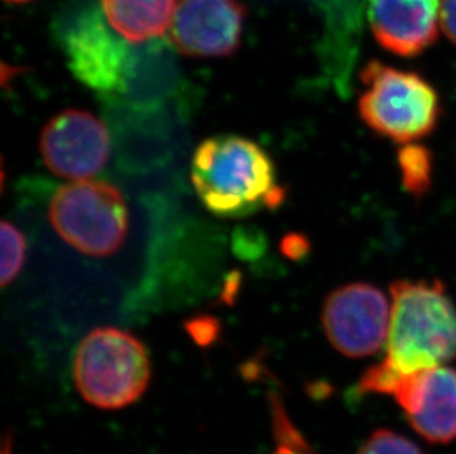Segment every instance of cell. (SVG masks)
Here are the masks:
<instances>
[{"instance_id":"obj_1","label":"cell","mask_w":456,"mask_h":454,"mask_svg":"<svg viewBox=\"0 0 456 454\" xmlns=\"http://www.w3.org/2000/svg\"><path fill=\"white\" fill-rule=\"evenodd\" d=\"M392 318L383 361L396 372H422L456 359V307L444 283L399 279L390 285Z\"/></svg>"},{"instance_id":"obj_2","label":"cell","mask_w":456,"mask_h":454,"mask_svg":"<svg viewBox=\"0 0 456 454\" xmlns=\"http://www.w3.org/2000/svg\"><path fill=\"white\" fill-rule=\"evenodd\" d=\"M191 181L207 210L237 219L269 208L275 192L273 161L246 137L219 134L200 143L191 161Z\"/></svg>"},{"instance_id":"obj_3","label":"cell","mask_w":456,"mask_h":454,"mask_svg":"<svg viewBox=\"0 0 456 454\" xmlns=\"http://www.w3.org/2000/svg\"><path fill=\"white\" fill-rule=\"evenodd\" d=\"M357 109L374 134L399 145L430 136L442 117V103L435 86L413 71L370 60L362 69Z\"/></svg>"},{"instance_id":"obj_4","label":"cell","mask_w":456,"mask_h":454,"mask_svg":"<svg viewBox=\"0 0 456 454\" xmlns=\"http://www.w3.org/2000/svg\"><path fill=\"white\" fill-rule=\"evenodd\" d=\"M74 384L87 403L117 410L141 399L151 379L147 348L117 328H96L78 344Z\"/></svg>"},{"instance_id":"obj_5","label":"cell","mask_w":456,"mask_h":454,"mask_svg":"<svg viewBox=\"0 0 456 454\" xmlns=\"http://www.w3.org/2000/svg\"><path fill=\"white\" fill-rule=\"evenodd\" d=\"M49 223L62 239L92 257H107L125 244L129 210L114 184L76 181L64 184L52 197Z\"/></svg>"},{"instance_id":"obj_6","label":"cell","mask_w":456,"mask_h":454,"mask_svg":"<svg viewBox=\"0 0 456 454\" xmlns=\"http://www.w3.org/2000/svg\"><path fill=\"white\" fill-rule=\"evenodd\" d=\"M60 39L71 73L85 86L101 96H123L134 44L108 26L101 9L89 6L71 17Z\"/></svg>"},{"instance_id":"obj_7","label":"cell","mask_w":456,"mask_h":454,"mask_svg":"<svg viewBox=\"0 0 456 454\" xmlns=\"http://www.w3.org/2000/svg\"><path fill=\"white\" fill-rule=\"evenodd\" d=\"M392 307L381 289L354 282L334 289L321 313L323 332L337 352L352 359L372 356L388 336Z\"/></svg>"},{"instance_id":"obj_8","label":"cell","mask_w":456,"mask_h":454,"mask_svg":"<svg viewBox=\"0 0 456 454\" xmlns=\"http://www.w3.org/2000/svg\"><path fill=\"white\" fill-rule=\"evenodd\" d=\"M40 154L56 176L86 181L107 164L110 134L91 112L67 109L45 126L40 134Z\"/></svg>"},{"instance_id":"obj_9","label":"cell","mask_w":456,"mask_h":454,"mask_svg":"<svg viewBox=\"0 0 456 454\" xmlns=\"http://www.w3.org/2000/svg\"><path fill=\"white\" fill-rule=\"evenodd\" d=\"M247 11L238 0H181L170 27L177 51L197 58L228 56L241 42Z\"/></svg>"},{"instance_id":"obj_10","label":"cell","mask_w":456,"mask_h":454,"mask_svg":"<svg viewBox=\"0 0 456 454\" xmlns=\"http://www.w3.org/2000/svg\"><path fill=\"white\" fill-rule=\"evenodd\" d=\"M393 399L421 437L435 444L456 440V370L446 366L409 373Z\"/></svg>"},{"instance_id":"obj_11","label":"cell","mask_w":456,"mask_h":454,"mask_svg":"<svg viewBox=\"0 0 456 454\" xmlns=\"http://www.w3.org/2000/svg\"><path fill=\"white\" fill-rule=\"evenodd\" d=\"M440 0H370L368 22L379 46L395 55H419L437 40Z\"/></svg>"},{"instance_id":"obj_12","label":"cell","mask_w":456,"mask_h":454,"mask_svg":"<svg viewBox=\"0 0 456 454\" xmlns=\"http://www.w3.org/2000/svg\"><path fill=\"white\" fill-rule=\"evenodd\" d=\"M177 6V0H101L108 26L134 45L163 39Z\"/></svg>"},{"instance_id":"obj_13","label":"cell","mask_w":456,"mask_h":454,"mask_svg":"<svg viewBox=\"0 0 456 454\" xmlns=\"http://www.w3.org/2000/svg\"><path fill=\"white\" fill-rule=\"evenodd\" d=\"M402 186L411 197L421 199L433 183V152L419 143H406L397 150Z\"/></svg>"},{"instance_id":"obj_14","label":"cell","mask_w":456,"mask_h":454,"mask_svg":"<svg viewBox=\"0 0 456 454\" xmlns=\"http://www.w3.org/2000/svg\"><path fill=\"white\" fill-rule=\"evenodd\" d=\"M26 260V239L21 231L6 220L2 222V287L17 279Z\"/></svg>"},{"instance_id":"obj_15","label":"cell","mask_w":456,"mask_h":454,"mask_svg":"<svg viewBox=\"0 0 456 454\" xmlns=\"http://www.w3.org/2000/svg\"><path fill=\"white\" fill-rule=\"evenodd\" d=\"M357 454H424V451L401 434L377 429L362 444Z\"/></svg>"},{"instance_id":"obj_16","label":"cell","mask_w":456,"mask_h":454,"mask_svg":"<svg viewBox=\"0 0 456 454\" xmlns=\"http://www.w3.org/2000/svg\"><path fill=\"white\" fill-rule=\"evenodd\" d=\"M188 332L191 336L201 344V345H208L215 341L216 336L219 334V323L213 318H197L188 323Z\"/></svg>"},{"instance_id":"obj_17","label":"cell","mask_w":456,"mask_h":454,"mask_svg":"<svg viewBox=\"0 0 456 454\" xmlns=\"http://www.w3.org/2000/svg\"><path fill=\"white\" fill-rule=\"evenodd\" d=\"M281 251L287 257L300 260L309 251V242H307L305 236L291 233V235L285 236L284 240L281 242Z\"/></svg>"},{"instance_id":"obj_18","label":"cell","mask_w":456,"mask_h":454,"mask_svg":"<svg viewBox=\"0 0 456 454\" xmlns=\"http://www.w3.org/2000/svg\"><path fill=\"white\" fill-rule=\"evenodd\" d=\"M442 28L456 45V0H440Z\"/></svg>"},{"instance_id":"obj_19","label":"cell","mask_w":456,"mask_h":454,"mask_svg":"<svg viewBox=\"0 0 456 454\" xmlns=\"http://www.w3.org/2000/svg\"><path fill=\"white\" fill-rule=\"evenodd\" d=\"M2 454H13L12 453V438H11V435H6L4 437V451H2Z\"/></svg>"},{"instance_id":"obj_20","label":"cell","mask_w":456,"mask_h":454,"mask_svg":"<svg viewBox=\"0 0 456 454\" xmlns=\"http://www.w3.org/2000/svg\"><path fill=\"white\" fill-rule=\"evenodd\" d=\"M6 4H28V2H31V0H4Z\"/></svg>"}]
</instances>
